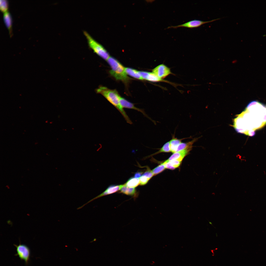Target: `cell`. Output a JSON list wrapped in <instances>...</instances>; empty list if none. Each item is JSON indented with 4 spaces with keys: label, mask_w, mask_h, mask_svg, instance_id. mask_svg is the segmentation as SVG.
Wrapping results in <instances>:
<instances>
[{
    "label": "cell",
    "mask_w": 266,
    "mask_h": 266,
    "mask_svg": "<svg viewBox=\"0 0 266 266\" xmlns=\"http://www.w3.org/2000/svg\"><path fill=\"white\" fill-rule=\"evenodd\" d=\"M266 123V107L260 102L252 101L233 120V127L238 133L248 135Z\"/></svg>",
    "instance_id": "6da1fadb"
},
{
    "label": "cell",
    "mask_w": 266,
    "mask_h": 266,
    "mask_svg": "<svg viewBox=\"0 0 266 266\" xmlns=\"http://www.w3.org/2000/svg\"><path fill=\"white\" fill-rule=\"evenodd\" d=\"M97 93L102 95L119 111L126 122L130 124L132 122L120 103L121 97L117 92L104 86H100L97 90Z\"/></svg>",
    "instance_id": "7a4b0ae2"
},
{
    "label": "cell",
    "mask_w": 266,
    "mask_h": 266,
    "mask_svg": "<svg viewBox=\"0 0 266 266\" xmlns=\"http://www.w3.org/2000/svg\"><path fill=\"white\" fill-rule=\"evenodd\" d=\"M111 68L109 73L116 80L126 81L128 80L125 68L116 59L110 57L107 60Z\"/></svg>",
    "instance_id": "3957f363"
},
{
    "label": "cell",
    "mask_w": 266,
    "mask_h": 266,
    "mask_svg": "<svg viewBox=\"0 0 266 266\" xmlns=\"http://www.w3.org/2000/svg\"><path fill=\"white\" fill-rule=\"evenodd\" d=\"M83 32L87 38L90 47L95 53L103 59L107 60L110 56L106 50L102 45L93 39L87 32L84 31Z\"/></svg>",
    "instance_id": "277c9868"
},
{
    "label": "cell",
    "mask_w": 266,
    "mask_h": 266,
    "mask_svg": "<svg viewBox=\"0 0 266 266\" xmlns=\"http://www.w3.org/2000/svg\"><path fill=\"white\" fill-rule=\"evenodd\" d=\"M16 248L17 253L15 256H18L20 259L24 261L26 266L28 264L31 255V251L29 247L25 245L21 244L20 243L18 245L14 244Z\"/></svg>",
    "instance_id": "5b68a950"
},
{
    "label": "cell",
    "mask_w": 266,
    "mask_h": 266,
    "mask_svg": "<svg viewBox=\"0 0 266 266\" xmlns=\"http://www.w3.org/2000/svg\"><path fill=\"white\" fill-rule=\"evenodd\" d=\"M220 19L218 18L208 21H203L198 19H194L188 21L184 23L178 25L172 26L168 27L166 29L173 28L176 29L180 27H183L189 28H193L198 27L205 24L212 22Z\"/></svg>",
    "instance_id": "8992f818"
},
{
    "label": "cell",
    "mask_w": 266,
    "mask_h": 266,
    "mask_svg": "<svg viewBox=\"0 0 266 266\" xmlns=\"http://www.w3.org/2000/svg\"><path fill=\"white\" fill-rule=\"evenodd\" d=\"M152 70V72L162 79L172 74L170 68L163 64L157 66Z\"/></svg>",
    "instance_id": "52a82bcc"
},
{
    "label": "cell",
    "mask_w": 266,
    "mask_h": 266,
    "mask_svg": "<svg viewBox=\"0 0 266 266\" xmlns=\"http://www.w3.org/2000/svg\"><path fill=\"white\" fill-rule=\"evenodd\" d=\"M122 185V184L119 185H112L109 186L101 194L89 200L82 206L78 208L77 209H80L86 204L98 198L116 192L120 190Z\"/></svg>",
    "instance_id": "ba28073f"
},
{
    "label": "cell",
    "mask_w": 266,
    "mask_h": 266,
    "mask_svg": "<svg viewBox=\"0 0 266 266\" xmlns=\"http://www.w3.org/2000/svg\"><path fill=\"white\" fill-rule=\"evenodd\" d=\"M191 150L190 149H186L173 153L167 160L163 163L165 164L172 160H177L180 162L182 161L184 157L187 155Z\"/></svg>",
    "instance_id": "9c48e42d"
},
{
    "label": "cell",
    "mask_w": 266,
    "mask_h": 266,
    "mask_svg": "<svg viewBox=\"0 0 266 266\" xmlns=\"http://www.w3.org/2000/svg\"><path fill=\"white\" fill-rule=\"evenodd\" d=\"M120 101V104L123 108L133 109L137 110L141 112L146 117L151 119L146 114L143 109L137 108L134 106V104L124 98L121 97Z\"/></svg>",
    "instance_id": "30bf717a"
},
{
    "label": "cell",
    "mask_w": 266,
    "mask_h": 266,
    "mask_svg": "<svg viewBox=\"0 0 266 266\" xmlns=\"http://www.w3.org/2000/svg\"><path fill=\"white\" fill-rule=\"evenodd\" d=\"M120 192L127 195L134 197H136L137 195V191L135 188L128 187L124 184L122 185L120 189Z\"/></svg>",
    "instance_id": "8fae6325"
},
{
    "label": "cell",
    "mask_w": 266,
    "mask_h": 266,
    "mask_svg": "<svg viewBox=\"0 0 266 266\" xmlns=\"http://www.w3.org/2000/svg\"><path fill=\"white\" fill-rule=\"evenodd\" d=\"M185 139L186 138L178 139L173 135L172 139L169 141L171 152L173 153L176 152L177 148L182 142V140Z\"/></svg>",
    "instance_id": "7c38bea8"
},
{
    "label": "cell",
    "mask_w": 266,
    "mask_h": 266,
    "mask_svg": "<svg viewBox=\"0 0 266 266\" xmlns=\"http://www.w3.org/2000/svg\"><path fill=\"white\" fill-rule=\"evenodd\" d=\"M198 139V138L194 139L191 141L185 143L181 142L178 146L176 152L179 151L186 149L191 150L193 143Z\"/></svg>",
    "instance_id": "4fadbf2b"
},
{
    "label": "cell",
    "mask_w": 266,
    "mask_h": 266,
    "mask_svg": "<svg viewBox=\"0 0 266 266\" xmlns=\"http://www.w3.org/2000/svg\"><path fill=\"white\" fill-rule=\"evenodd\" d=\"M3 18L5 24L9 30L11 34L12 26V20L11 15L7 11L4 13Z\"/></svg>",
    "instance_id": "5bb4252c"
},
{
    "label": "cell",
    "mask_w": 266,
    "mask_h": 266,
    "mask_svg": "<svg viewBox=\"0 0 266 266\" xmlns=\"http://www.w3.org/2000/svg\"><path fill=\"white\" fill-rule=\"evenodd\" d=\"M125 70L127 75L135 78L143 80L139 73V71L129 67L125 68Z\"/></svg>",
    "instance_id": "9a60e30c"
},
{
    "label": "cell",
    "mask_w": 266,
    "mask_h": 266,
    "mask_svg": "<svg viewBox=\"0 0 266 266\" xmlns=\"http://www.w3.org/2000/svg\"><path fill=\"white\" fill-rule=\"evenodd\" d=\"M124 184L128 187L135 188L140 184L139 178L131 177Z\"/></svg>",
    "instance_id": "2e32d148"
},
{
    "label": "cell",
    "mask_w": 266,
    "mask_h": 266,
    "mask_svg": "<svg viewBox=\"0 0 266 266\" xmlns=\"http://www.w3.org/2000/svg\"><path fill=\"white\" fill-rule=\"evenodd\" d=\"M181 162L177 160H172L165 164L163 163L165 165L166 168L173 170L179 167Z\"/></svg>",
    "instance_id": "e0dca14e"
},
{
    "label": "cell",
    "mask_w": 266,
    "mask_h": 266,
    "mask_svg": "<svg viewBox=\"0 0 266 266\" xmlns=\"http://www.w3.org/2000/svg\"><path fill=\"white\" fill-rule=\"evenodd\" d=\"M145 80L152 82L164 81L163 79H161L152 72H148Z\"/></svg>",
    "instance_id": "ac0fdd59"
},
{
    "label": "cell",
    "mask_w": 266,
    "mask_h": 266,
    "mask_svg": "<svg viewBox=\"0 0 266 266\" xmlns=\"http://www.w3.org/2000/svg\"><path fill=\"white\" fill-rule=\"evenodd\" d=\"M171 152L169 142L168 141L165 143L160 149V150L156 152L155 154L162 152Z\"/></svg>",
    "instance_id": "d6986e66"
},
{
    "label": "cell",
    "mask_w": 266,
    "mask_h": 266,
    "mask_svg": "<svg viewBox=\"0 0 266 266\" xmlns=\"http://www.w3.org/2000/svg\"><path fill=\"white\" fill-rule=\"evenodd\" d=\"M165 168V165L162 163L153 169L152 171L153 175H156L162 172Z\"/></svg>",
    "instance_id": "ffe728a7"
},
{
    "label": "cell",
    "mask_w": 266,
    "mask_h": 266,
    "mask_svg": "<svg viewBox=\"0 0 266 266\" xmlns=\"http://www.w3.org/2000/svg\"><path fill=\"white\" fill-rule=\"evenodd\" d=\"M8 3L6 0H0V9L2 12L4 13L7 11Z\"/></svg>",
    "instance_id": "44dd1931"
},
{
    "label": "cell",
    "mask_w": 266,
    "mask_h": 266,
    "mask_svg": "<svg viewBox=\"0 0 266 266\" xmlns=\"http://www.w3.org/2000/svg\"><path fill=\"white\" fill-rule=\"evenodd\" d=\"M140 185H144L146 184L150 179L146 176L142 175L139 178Z\"/></svg>",
    "instance_id": "7402d4cb"
},
{
    "label": "cell",
    "mask_w": 266,
    "mask_h": 266,
    "mask_svg": "<svg viewBox=\"0 0 266 266\" xmlns=\"http://www.w3.org/2000/svg\"><path fill=\"white\" fill-rule=\"evenodd\" d=\"M143 175L146 176L150 179L154 176L152 171L148 168L147 170L143 174Z\"/></svg>",
    "instance_id": "603a6c76"
},
{
    "label": "cell",
    "mask_w": 266,
    "mask_h": 266,
    "mask_svg": "<svg viewBox=\"0 0 266 266\" xmlns=\"http://www.w3.org/2000/svg\"><path fill=\"white\" fill-rule=\"evenodd\" d=\"M143 173V172L142 171H137L134 174V177L136 178H138L141 176V175Z\"/></svg>",
    "instance_id": "cb8c5ba5"
}]
</instances>
